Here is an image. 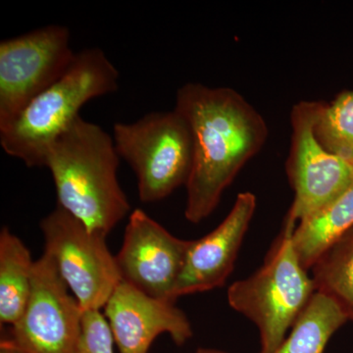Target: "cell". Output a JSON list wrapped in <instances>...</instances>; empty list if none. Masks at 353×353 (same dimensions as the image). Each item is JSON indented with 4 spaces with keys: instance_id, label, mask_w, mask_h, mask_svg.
<instances>
[{
    "instance_id": "cell-1",
    "label": "cell",
    "mask_w": 353,
    "mask_h": 353,
    "mask_svg": "<svg viewBox=\"0 0 353 353\" xmlns=\"http://www.w3.org/2000/svg\"><path fill=\"white\" fill-rule=\"evenodd\" d=\"M190 128L194 163L187 185L185 219L199 224L219 204L239 172L263 148V116L231 88L188 83L176 90L175 108Z\"/></svg>"
},
{
    "instance_id": "cell-2",
    "label": "cell",
    "mask_w": 353,
    "mask_h": 353,
    "mask_svg": "<svg viewBox=\"0 0 353 353\" xmlns=\"http://www.w3.org/2000/svg\"><path fill=\"white\" fill-rule=\"evenodd\" d=\"M119 161L112 136L79 116L46 152L57 206L108 236L131 210L118 181Z\"/></svg>"
},
{
    "instance_id": "cell-3",
    "label": "cell",
    "mask_w": 353,
    "mask_h": 353,
    "mask_svg": "<svg viewBox=\"0 0 353 353\" xmlns=\"http://www.w3.org/2000/svg\"><path fill=\"white\" fill-rule=\"evenodd\" d=\"M119 72L99 48L78 51L57 83L32 99L20 115L0 128V145L28 167H44L48 148L92 99L118 90Z\"/></svg>"
},
{
    "instance_id": "cell-4",
    "label": "cell",
    "mask_w": 353,
    "mask_h": 353,
    "mask_svg": "<svg viewBox=\"0 0 353 353\" xmlns=\"http://www.w3.org/2000/svg\"><path fill=\"white\" fill-rule=\"evenodd\" d=\"M296 226L285 220L263 265L228 290L230 306L259 328L260 353H273L282 345L316 292L312 277L294 252L292 234Z\"/></svg>"
},
{
    "instance_id": "cell-5",
    "label": "cell",
    "mask_w": 353,
    "mask_h": 353,
    "mask_svg": "<svg viewBox=\"0 0 353 353\" xmlns=\"http://www.w3.org/2000/svg\"><path fill=\"white\" fill-rule=\"evenodd\" d=\"M113 141L138 180L139 197L153 203L187 185L194 141L187 120L176 112H152L132 123H116Z\"/></svg>"
},
{
    "instance_id": "cell-6",
    "label": "cell",
    "mask_w": 353,
    "mask_h": 353,
    "mask_svg": "<svg viewBox=\"0 0 353 353\" xmlns=\"http://www.w3.org/2000/svg\"><path fill=\"white\" fill-rule=\"evenodd\" d=\"M44 252L53 260L83 311L101 310L122 283L116 257L105 234L90 231L81 221L57 206L43 218Z\"/></svg>"
},
{
    "instance_id": "cell-7",
    "label": "cell",
    "mask_w": 353,
    "mask_h": 353,
    "mask_svg": "<svg viewBox=\"0 0 353 353\" xmlns=\"http://www.w3.org/2000/svg\"><path fill=\"white\" fill-rule=\"evenodd\" d=\"M68 28L50 25L0 43V128L57 83L73 63Z\"/></svg>"
},
{
    "instance_id": "cell-8",
    "label": "cell",
    "mask_w": 353,
    "mask_h": 353,
    "mask_svg": "<svg viewBox=\"0 0 353 353\" xmlns=\"http://www.w3.org/2000/svg\"><path fill=\"white\" fill-rule=\"evenodd\" d=\"M321 101L299 102L292 109L288 176L294 199L285 221L299 224L326 206L353 183V167L330 152L314 132Z\"/></svg>"
},
{
    "instance_id": "cell-9",
    "label": "cell",
    "mask_w": 353,
    "mask_h": 353,
    "mask_svg": "<svg viewBox=\"0 0 353 353\" xmlns=\"http://www.w3.org/2000/svg\"><path fill=\"white\" fill-rule=\"evenodd\" d=\"M48 253L34 265L32 290L9 338L22 353H78L83 310Z\"/></svg>"
},
{
    "instance_id": "cell-10",
    "label": "cell",
    "mask_w": 353,
    "mask_h": 353,
    "mask_svg": "<svg viewBox=\"0 0 353 353\" xmlns=\"http://www.w3.org/2000/svg\"><path fill=\"white\" fill-rule=\"evenodd\" d=\"M192 241L169 233L148 213L130 215L124 240L116 255L122 282L148 296L175 303L174 290L182 275Z\"/></svg>"
},
{
    "instance_id": "cell-11",
    "label": "cell",
    "mask_w": 353,
    "mask_h": 353,
    "mask_svg": "<svg viewBox=\"0 0 353 353\" xmlns=\"http://www.w3.org/2000/svg\"><path fill=\"white\" fill-rule=\"evenodd\" d=\"M104 316L120 353H148L160 334H170L178 345L192 338V325L175 304L143 294L122 282L110 296Z\"/></svg>"
},
{
    "instance_id": "cell-12",
    "label": "cell",
    "mask_w": 353,
    "mask_h": 353,
    "mask_svg": "<svg viewBox=\"0 0 353 353\" xmlns=\"http://www.w3.org/2000/svg\"><path fill=\"white\" fill-rule=\"evenodd\" d=\"M256 209L252 192L239 194L222 223L199 240L192 241L174 299L222 287L234 270L238 253Z\"/></svg>"
},
{
    "instance_id": "cell-13",
    "label": "cell",
    "mask_w": 353,
    "mask_h": 353,
    "mask_svg": "<svg viewBox=\"0 0 353 353\" xmlns=\"http://www.w3.org/2000/svg\"><path fill=\"white\" fill-rule=\"evenodd\" d=\"M352 227L353 183L334 201L294 228L292 245L304 268H312L327 248Z\"/></svg>"
},
{
    "instance_id": "cell-14",
    "label": "cell",
    "mask_w": 353,
    "mask_h": 353,
    "mask_svg": "<svg viewBox=\"0 0 353 353\" xmlns=\"http://www.w3.org/2000/svg\"><path fill=\"white\" fill-rule=\"evenodd\" d=\"M32 261L29 248L4 227L0 233V322L13 326L20 319L32 290Z\"/></svg>"
},
{
    "instance_id": "cell-15",
    "label": "cell",
    "mask_w": 353,
    "mask_h": 353,
    "mask_svg": "<svg viewBox=\"0 0 353 353\" xmlns=\"http://www.w3.org/2000/svg\"><path fill=\"white\" fill-rule=\"evenodd\" d=\"M347 321L332 299L315 292L287 338L273 353H323L332 336Z\"/></svg>"
},
{
    "instance_id": "cell-16",
    "label": "cell",
    "mask_w": 353,
    "mask_h": 353,
    "mask_svg": "<svg viewBox=\"0 0 353 353\" xmlns=\"http://www.w3.org/2000/svg\"><path fill=\"white\" fill-rule=\"evenodd\" d=\"M311 269L316 292L332 299L353 321V227L332 243Z\"/></svg>"
},
{
    "instance_id": "cell-17",
    "label": "cell",
    "mask_w": 353,
    "mask_h": 353,
    "mask_svg": "<svg viewBox=\"0 0 353 353\" xmlns=\"http://www.w3.org/2000/svg\"><path fill=\"white\" fill-rule=\"evenodd\" d=\"M314 132L322 145L353 167V90H343L321 101Z\"/></svg>"
},
{
    "instance_id": "cell-18",
    "label": "cell",
    "mask_w": 353,
    "mask_h": 353,
    "mask_svg": "<svg viewBox=\"0 0 353 353\" xmlns=\"http://www.w3.org/2000/svg\"><path fill=\"white\" fill-rule=\"evenodd\" d=\"M112 330L101 310L83 311L78 353H114Z\"/></svg>"
},
{
    "instance_id": "cell-19",
    "label": "cell",
    "mask_w": 353,
    "mask_h": 353,
    "mask_svg": "<svg viewBox=\"0 0 353 353\" xmlns=\"http://www.w3.org/2000/svg\"><path fill=\"white\" fill-rule=\"evenodd\" d=\"M0 353H22L17 347H14L9 339H4L0 343Z\"/></svg>"
},
{
    "instance_id": "cell-20",
    "label": "cell",
    "mask_w": 353,
    "mask_h": 353,
    "mask_svg": "<svg viewBox=\"0 0 353 353\" xmlns=\"http://www.w3.org/2000/svg\"><path fill=\"white\" fill-rule=\"evenodd\" d=\"M196 353H225V352H219V350H206V348H199V350H197Z\"/></svg>"
}]
</instances>
